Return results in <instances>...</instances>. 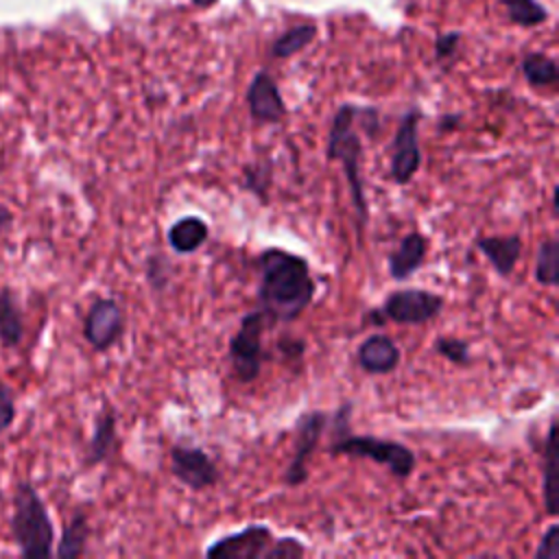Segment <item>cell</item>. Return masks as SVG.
<instances>
[{
  "label": "cell",
  "mask_w": 559,
  "mask_h": 559,
  "mask_svg": "<svg viewBox=\"0 0 559 559\" xmlns=\"http://www.w3.org/2000/svg\"><path fill=\"white\" fill-rule=\"evenodd\" d=\"M459 122H461V114H443L439 118L437 127H439L441 133H445V131H454L459 127Z\"/></svg>",
  "instance_id": "33"
},
{
  "label": "cell",
  "mask_w": 559,
  "mask_h": 559,
  "mask_svg": "<svg viewBox=\"0 0 559 559\" xmlns=\"http://www.w3.org/2000/svg\"><path fill=\"white\" fill-rule=\"evenodd\" d=\"M266 323L269 319L260 308L251 310L240 319L236 334L229 338V347H227L229 362L236 378L245 384L253 382L262 371V360H264L262 332Z\"/></svg>",
  "instance_id": "5"
},
{
  "label": "cell",
  "mask_w": 559,
  "mask_h": 559,
  "mask_svg": "<svg viewBox=\"0 0 559 559\" xmlns=\"http://www.w3.org/2000/svg\"><path fill=\"white\" fill-rule=\"evenodd\" d=\"M459 41H461V33H443L435 39V57L437 59H450L456 48H459Z\"/></svg>",
  "instance_id": "31"
},
{
  "label": "cell",
  "mask_w": 559,
  "mask_h": 559,
  "mask_svg": "<svg viewBox=\"0 0 559 559\" xmlns=\"http://www.w3.org/2000/svg\"><path fill=\"white\" fill-rule=\"evenodd\" d=\"M507 9V15L513 24L531 28L548 20V11L537 0H500Z\"/></svg>",
  "instance_id": "25"
},
{
  "label": "cell",
  "mask_w": 559,
  "mask_h": 559,
  "mask_svg": "<svg viewBox=\"0 0 559 559\" xmlns=\"http://www.w3.org/2000/svg\"><path fill=\"white\" fill-rule=\"evenodd\" d=\"M542 500L548 515H557L559 507V467H557V419L552 417L548 424V432L544 437V454H542Z\"/></svg>",
  "instance_id": "17"
},
{
  "label": "cell",
  "mask_w": 559,
  "mask_h": 559,
  "mask_svg": "<svg viewBox=\"0 0 559 559\" xmlns=\"http://www.w3.org/2000/svg\"><path fill=\"white\" fill-rule=\"evenodd\" d=\"M170 277H173V266L170 262L162 255V253H153L148 255L146 260V280H148V286L155 290V293H164L170 284Z\"/></svg>",
  "instance_id": "27"
},
{
  "label": "cell",
  "mask_w": 559,
  "mask_h": 559,
  "mask_svg": "<svg viewBox=\"0 0 559 559\" xmlns=\"http://www.w3.org/2000/svg\"><path fill=\"white\" fill-rule=\"evenodd\" d=\"M24 338V312L13 286H0V345L15 349Z\"/></svg>",
  "instance_id": "18"
},
{
  "label": "cell",
  "mask_w": 559,
  "mask_h": 559,
  "mask_svg": "<svg viewBox=\"0 0 559 559\" xmlns=\"http://www.w3.org/2000/svg\"><path fill=\"white\" fill-rule=\"evenodd\" d=\"M13 225V212L0 203V236Z\"/></svg>",
  "instance_id": "34"
},
{
  "label": "cell",
  "mask_w": 559,
  "mask_h": 559,
  "mask_svg": "<svg viewBox=\"0 0 559 559\" xmlns=\"http://www.w3.org/2000/svg\"><path fill=\"white\" fill-rule=\"evenodd\" d=\"M273 539V531L266 524H249L214 539L203 555L207 559H264Z\"/></svg>",
  "instance_id": "10"
},
{
  "label": "cell",
  "mask_w": 559,
  "mask_h": 559,
  "mask_svg": "<svg viewBox=\"0 0 559 559\" xmlns=\"http://www.w3.org/2000/svg\"><path fill=\"white\" fill-rule=\"evenodd\" d=\"M207 238H210V227L197 214H188V216L177 218L166 231V240H168L170 249L179 255L194 253L197 249H201L205 245Z\"/></svg>",
  "instance_id": "19"
},
{
  "label": "cell",
  "mask_w": 559,
  "mask_h": 559,
  "mask_svg": "<svg viewBox=\"0 0 559 559\" xmlns=\"http://www.w3.org/2000/svg\"><path fill=\"white\" fill-rule=\"evenodd\" d=\"M428 238L421 231H408L406 236H402V240L397 242V247L389 253L386 258V269L389 275L395 282H404L411 275H415L428 255Z\"/></svg>",
  "instance_id": "14"
},
{
  "label": "cell",
  "mask_w": 559,
  "mask_h": 559,
  "mask_svg": "<svg viewBox=\"0 0 559 559\" xmlns=\"http://www.w3.org/2000/svg\"><path fill=\"white\" fill-rule=\"evenodd\" d=\"M354 411V402H343L332 415V441L328 443V454L332 456H354V459H369L378 465H384L395 478L404 480L415 472L417 456L415 452L391 439H380L376 435H356L352 432L349 417Z\"/></svg>",
  "instance_id": "2"
},
{
  "label": "cell",
  "mask_w": 559,
  "mask_h": 559,
  "mask_svg": "<svg viewBox=\"0 0 559 559\" xmlns=\"http://www.w3.org/2000/svg\"><path fill=\"white\" fill-rule=\"evenodd\" d=\"M17 408H15V397L11 386L0 378V435H4L13 421H15Z\"/></svg>",
  "instance_id": "30"
},
{
  "label": "cell",
  "mask_w": 559,
  "mask_h": 559,
  "mask_svg": "<svg viewBox=\"0 0 559 559\" xmlns=\"http://www.w3.org/2000/svg\"><path fill=\"white\" fill-rule=\"evenodd\" d=\"M535 280L548 288L559 284V242L555 238H548L537 247Z\"/></svg>",
  "instance_id": "24"
},
{
  "label": "cell",
  "mask_w": 559,
  "mask_h": 559,
  "mask_svg": "<svg viewBox=\"0 0 559 559\" xmlns=\"http://www.w3.org/2000/svg\"><path fill=\"white\" fill-rule=\"evenodd\" d=\"M356 360L365 373L371 376H384L397 369L402 360V352L397 343L384 334V332H373L356 349Z\"/></svg>",
  "instance_id": "13"
},
{
  "label": "cell",
  "mask_w": 559,
  "mask_h": 559,
  "mask_svg": "<svg viewBox=\"0 0 559 559\" xmlns=\"http://www.w3.org/2000/svg\"><path fill=\"white\" fill-rule=\"evenodd\" d=\"M258 304L269 323H293L312 304L317 284L306 258L280 247L258 255Z\"/></svg>",
  "instance_id": "1"
},
{
  "label": "cell",
  "mask_w": 559,
  "mask_h": 559,
  "mask_svg": "<svg viewBox=\"0 0 559 559\" xmlns=\"http://www.w3.org/2000/svg\"><path fill=\"white\" fill-rule=\"evenodd\" d=\"M273 183V159L260 157L242 168V186L251 192L260 203H269V190Z\"/></svg>",
  "instance_id": "22"
},
{
  "label": "cell",
  "mask_w": 559,
  "mask_h": 559,
  "mask_svg": "<svg viewBox=\"0 0 559 559\" xmlns=\"http://www.w3.org/2000/svg\"><path fill=\"white\" fill-rule=\"evenodd\" d=\"M9 528L24 559H46L52 555L55 524L46 502L28 480L15 485Z\"/></svg>",
  "instance_id": "3"
},
{
  "label": "cell",
  "mask_w": 559,
  "mask_h": 559,
  "mask_svg": "<svg viewBox=\"0 0 559 559\" xmlns=\"http://www.w3.org/2000/svg\"><path fill=\"white\" fill-rule=\"evenodd\" d=\"M317 37V26L314 24H297L290 26L286 33H282L273 44H271V55L277 59H288L297 52H301L312 39Z\"/></svg>",
  "instance_id": "23"
},
{
  "label": "cell",
  "mask_w": 559,
  "mask_h": 559,
  "mask_svg": "<svg viewBox=\"0 0 559 559\" xmlns=\"http://www.w3.org/2000/svg\"><path fill=\"white\" fill-rule=\"evenodd\" d=\"M474 245L487 258V262L493 266V271L500 277H511V273L515 271V264L522 255V238L518 234L483 236Z\"/></svg>",
  "instance_id": "16"
},
{
  "label": "cell",
  "mask_w": 559,
  "mask_h": 559,
  "mask_svg": "<svg viewBox=\"0 0 559 559\" xmlns=\"http://www.w3.org/2000/svg\"><path fill=\"white\" fill-rule=\"evenodd\" d=\"M170 474L192 491L212 489L221 478L212 456L197 445L170 448Z\"/></svg>",
  "instance_id": "11"
},
{
  "label": "cell",
  "mask_w": 559,
  "mask_h": 559,
  "mask_svg": "<svg viewBox=\"0 0 559 559\" xmlns=\"http://www.w3.org/2000/svg\"><path fill=\"white\" fill-rule=\"evenodd\" d=\"M535 559H559V524H548L533 552Z\"/></svg>",
  "instance_id": "29"
},
{
  "label": "cell",
  "mask_w": 559,
  "mask_h": 559,
  "mask_svg": "<svg viewBox=\"0 0 559 559\" xmlns=\"http://www.w3.org/2000/svg\"><path fill=\"white\" fill-rule=\"evenodd\" d=\"M421 111L411 107L397 122L393 144H391V177L397 186H406L413 181L421 166V148H419V129Z\"/></svg>",
  "instance_id": "8"
},
{
  "label": "cell",
  "mask_w": 559,
  "mask_h": 559,
  "mask_svg": "<svg viewBox=\"0 0 559 559\" xmlns=\"http://www.w3.org/2000/svg\"><path fill=\"white\" fill-rule=\"evenodd\" d=\"M435 352L439 356H443L452 365H461V367L472 365L469 343L465 338H459V336H437Z\"/></svg>",
  "instance_id": "26"
},
{
  "label": "cell",
  "mask_w": 559,
  "mask_h": 559,
  "mask_svg": "<svg viewBox=\"0 0 559 559\" xmlns=\"http://www.w3.org/2000/svg\"><path fill=\"white\" fill-rule=\"evenodd\" d=\"M520 70L528 85L533 87H550L559 81L557 61L544 52H528L520 61Z\"/></svg>",
  "instance_id": "21"
},
{
  "label": "cell",
  "mask_w": 559,
  "mask_h": 559,
  "mask_svg": "<svg viewBox=\"0 0 559 559\" xmlns=\"http://www.w3.org/2000/svg\"><path fill=\"white\" fill-rule=\"evenodd\" d=\"M90 537V522L85 511L76 509L70 518V522L61 531V539L57 542L52 555L59 559H74L85 552V544Z\"/></svg>",
  "instance_id": "20"
},
{
  "label": "cell",
  "mask_w": 559,
  "mask_h": 559,
  "mask_svg": "<svg viewBox=\"0 0 559 559\" xmlns=\"http://www.w3.org/2000/svg\"><path fill=\"white\" fill-rule=\"evenodd\" d=\"M356 107L354 103H343L332 120H330V131H328V144H325V155L330 162H338L347 186H349V197L358 216V225H365L369 218L367 212V194H365V183L360 177V157H362V140L356 129Z\"/></svg>",
  "instance_id": "4"
},
{
  "label": "cell",
  "mask_w": 559,
  "mask_h": 559,
  "mask_svg": "<svg viewBox=\"0 0 559 559\" xmlns=\"http://www.w3.org/2000/svg\"><path fill=\"white\" fill-rule=\"evenodd\" d=\"M116 445V411L109 402H103L96 417H94V430L92 437L85 445V456H83V467H96L105 463Z\"/></svg>",
  "instance_id": "15"
},
{
  "label": "cell",
  "mask_w": 559,
  "mask_h": 559,
  "mask_svg": "<svg viewBox=\"0 0 559 559\" xmlns=\"http://www.w3.org/2000/svg\"><path fill=\"white\" fill-rule=\"evenodd\" d=\"M247 107L255 122L260 124H275L282 122L288 114L286 103L280 94L275 79L266 70H258L247 87Z\"/></svg>",
  "instance_id": "12"
},
{
  "label": "cell",
  "mask_w": 559,
  "mask_h": 559,
  "mask_svg": "<svg viewBox=\"0 0 559 559\" xmlns=\"http://www.w3.org/2000/svg\"><path fill=\"white\" fill-rule=\"evenodd\" d=\"M328 413L325 411H308L297 417L295 421V450L290 456V463L284 472V485L299 487L308 480V461L314 454V448L319 445L325 426H328Z\"/></svg>",
  "instance_id": "7"
},
{
  "label": "cell",
  "mask_w": 559,
  "mask_h": 559,
  "mask_svg": "<svg viewBox=\"0 0 559 559\" xmlns=\"http://www.w3.org/2000/svg\"><path fill=\"white\" fill-rule=\"evenodd\" d=\"M124 334V310L114 297H96L83 317V338L96 352L111 349Z\"/></svg>",
  "instance_id": "9"
},
{
  "label": "cell",
  "mask_w": 559,
  "mask_h": 559,
  "mask_svg": "<svg viewBox=\"0 0 559 559\" xmlns=\"http://www.w3.org/2000/svg\"><path fill=\"white\" fill-rule=\"evenodd\" d=\"M194 7H199V9H207V7H214L218 0H190Z\"/></svg>",
  "instance_id": "35"
},
{
  "label": "cell",
  "mask_w": 559,
  "mask_h": 559,
  "mask_svg": "<svg viewBox=\"0 0 559 559\" xmlns=\"http://www.w3.org/2000/svg\"><path fill=\"white\" fill-rule=\"evenodd\" d=\"M445 306L443 295L426 288H400L386 295L380 312L384 321L400 325H421L441 314Z\"/></svg>",
  "instance_id": "6"
},
{
  "label": "cell",
  "mask_w": 559,
  "mask_h": 559,
  "mask_svg": "<svg viewBox=\"0 0 559 559\" xmlns=\"http://www.w3.org/2000/svg\"><path fill=\"white\" fill-rule=\"evenodd\" d=\"M306 555V546L301 539L286 535L280 539H273L271 548L266 550L264 559H299Z\"/></svg>",
  "instance_id": "28"
},
{
  "label": "cell",
  "mask_w": 559,
  "mask_h": 559,
  "mask_svg": "<svg viewBox=\"0 0 559 559\" xmlns=\"http://www.w3.org/2000/svg\"><path fill=\"white\" fill-rule=\"evenodd\" d=\"M277 349L288 358V360H299L304 356V349H306V343L297 336H282L277 341Z\"/></svg>",
  "instance_id": "32"
}]
</instances>
